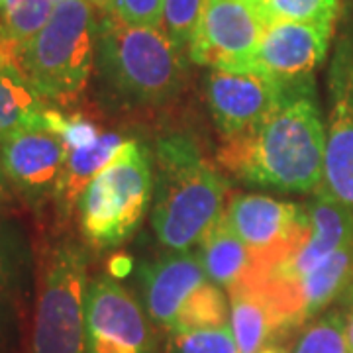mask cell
<instances>
[{"label":"cell","mask_w":353,"mask_h":353,"mask_svg":"<svg viewBox=\"0 0 353 353\" xmlns=\"http://www.w3.org/2000/svg\"><path fill=\"white\" fill-rule=\"evenodd\" d=\"M326 124L314 77L287 83L271 112L224 138L216 161L243 183L283 192H312L324 183Z\"/></svg>","instance_id":"obj_1"},{"label":"cell","mask_w":353,"mask_h":353,"mask_svg":"<svg viewBox=\"0 0 353 353\" xmlns=\"http://www.w3.org/2000/svg\"><path fill=\"white\" fill-rule=\"evenodd\" d=\"M226 181L185 134L163 136L155 150L152 226L169 252H189L224 214Z\"/></svg>","instance_id":"obj_2"},{"label":"cell","mask_w":353,"mask_h":353,"mask_svg":"<svg viewBox=\"0 0 353 353\" xmlns=\"http://www.w3.org/2000/svg\"><path fill=\"white\" fill-rule=\"evenodd\" d=\"M189 53L163 28L130 26L101 14L94 67L106 92L130 106H159L185 87Z\"/></svg>","instance_id":"obj_3"},{"label":"cell","mask_w":353,"mask_h":353,"mask_svg":"<svg viewBox=\"0 0 353 353\" xmlns=\"http://www.w3.org/2000/svg\"><path fill=\"white\" fill-rule=\"evenodd\" d=\"M97 10L87 0H59L24 50L20 67L50 106H71L85 94L97 53Z\"/></svg>","instance_id":"obj_4"},{"label":"cell","mask_w":353,"mask_h":353,"mask_svg":"<svg viewBox=\"0 0 353 353\" xmlns=\"http://www.w3.org/2000/svg\"><path fill=\"white\" fill-rule=\"evenodd\" d=\"M153 187L152 155L139 141L128 139L77 204L79 228L88 245L108 250L124 243L148 212Z\"/></svg>","instance_id":"obj_5"},{"label":"cell","mask_w":353,"mask_h":353,"mask_svg":"<svg viewBox=\"0 0 353 353\" xmlns=\"http://www.w3.org/2000/svg\"><path fill=\"white\" fill-rule=\"evenodd\" d=\"M88 257L63 240L41 263L30 353H87Z\"/></svg>","instance_id":"obj_6"},{"label":"cell","mask_w":353,"mask_h":353,"mask_svg":"<svg viewBox=\"0 0 353 353\" xmlns=\"http://www.w3.org/2000/svg\"><path fill=\"white\" fill-rule=\"evenodd\" d=\"M139 283L150 318L171 334L230 322V303L196 253L169 252L143 263Z\"/></svg>","instance_id":"obj_7"},{"label":"cell","mask_w":353,"mask_h":353,"mask_svg":"<svg viewBox=\"0 0 353 353\" xmlns=\"http://www.w3.org/2000/svg\"><path fill=\"white\" fill-rule=\"evenodd\" d=\"M67 120L51 108L41 120L0 141V165L8 185L32 206L53 201L69 155Z\"/></svg>","instance_id":"obj_8"},{"label":"cell","mask_w":353,"mask_h":353,"mask_svg":"<svg viewBox=\"0 0 353 353\" xmlns=\"http://www.w3.org/2000/svg\"><path fill=\"white\" fill-rule=\"evenodd\" d=\"M224 216L253 255L255 277L250 283L261 281L285 255H289L308 228L304 206L265 194L232 196Z\"/></svg>","instance_id":"obj_9"},{"label":"cell","mask_w":353,"mask_h":353,"mask_svg":"<svg viewBox=\"0 0 353 353\" xmlns=\"http://www.w3.org/2000/svg\"><path fill=\"white\" fill-rule=\"evenodd\" d=\"M265 22L252 0H204L189 46L192 63L210 69H252Z\"/></svg>","instance_id":"obj_10"},{"label":"cell","mask_w":353,"mask_h":353,"mask_svg":"<svg viewBox=\"0 0 353 353\" xmlns=\"http://www.w3.org/2000/svg\"><path fill=\"white\" fill-rule=\"evenodd\" d=\"M328 122L322 187L353 212V18H347L328 71Z\"/></svg>","instance_id":"obj_11"},{"label":"cell","mask_w":353,"mask_h":353,"mask_svg":"<svg viewBox=\"0 0 353 353\" xmlns=\"http://www.w3.org/2000/svg\"><path fill=\"white\" fill-rule=\"evenodd\" d=\"M87 353H152L148 318L114 275L88 283Z\"/></svg>","instance_id":"obj_12"},{"label":"cell","mask_w":353,"mask_h":353,"mask_svg":"<svg viewBox=\"0 0 353 353\" xmlns=\"http://www.w3.org/2000/svg\"><path fill=\"white\" fill-rule=\"evenodd\" d=\"M304 208L308 214V228L301 241L261 281H257L267 289H287L326 261L330 255L353 243V212L324 187L314 190V196L304 204Z\"/></svg>","instance_id":"obj_13"},{"label":"cell","mask_w":353,"mask_h":353,"mask_svg":"<svg viewBox=\"0 0 353 353\" xmlns=\"http://www.w3.org/2000/svg\"><path fill=\"white\" fill-rule=\"evenodd\" d=\"M283 87L263 73L212 69L204 81L206 102L216 128L224 138L257 124L277 104Z\"/></svg>","instance_id":"obj_14"},{"label":"cell","mask_w":353,"mask_h":353,"mask_svg":"<svg viewBox=\"0 0 353 353\" xmlns=\"http://www.w3.org/2000/svg\"><path fill=\"white\" fill-rule=\"evenodd\" d=\"M334 28L336 26L308 22L265 26L252 69L281 85L314 77L316 69L326 59Z\"/></svg>","instance_id":"obj_15"},{"label":"cell","mask_w":353,"mask_h":353,"mask_svg":"<svg viewBox=\"0 0 353 353\" xmlns=\"http://www.w3.org/2000/svg\"><path fill=\"white\" fill-rule=\"evenodd\" d=\"M352 285L353 243H350L287 289L273 290L263 285L261 287L275 304L287 332H290L316 318L336 299L343 296Z\"/></svg>","instance_id":"obj_16"},{"label":"cell","mask_w":353,"mask_h":353,"mask_svg":"<svg viewBox=\"0 0 353 353\" xmlns=\"http://www.w3.org/2000/svg\"><path fill=\"white\" fill-rule=\"evenodd\" d=\"M69 155L53 194L57 218L67 222L77 210L81 194L102 167L112 161L128 139L118 132H99L88 124H69L65 128Z\"/></svg>","instance_id":"obj_17"},{"label":"cell","mask_w":353,"mask_h":353,"mask_svg":"<svg viewBox=\"0 0 353 353\" xmlns=\"http://www.w3.org/2000/svg\"><path fill=\"white\" fill-rule=\"evenodd\" d=\"M230 328L240 353H259L271 347L285 322L261 285L243 283L230 292Z\"/></svg>","instance_id":"obj_18"},{"label":"cell","mask_w":353,"mask_h":353,"mask_svg":"<svg viewBox=\"0 0 353 353\" xmlns=\"http://www.w3.org/2000/svg\"><path fill=\"white\" fill-rule=\"evenodd\" d=\"M196 255L208 279L228 292L255 277L252 252L232 230L224 214L202 238Z\"/></svg>","instance_id":"obj_19"},{"label":"cell","mask_w":353,"mask_h":353,"mask_svg":"<svg viewBox=\"0 0 353 353\" xmlns=\"http://www.w3.org/2000/svg\"><path fill=\"white\" fill-rule=\"evenodd\" d=\"M50 110V104L22 71L18 57L0 50V141L41 120Z\"/></svg>","instance_id":"obj_20"},{"label":"cell","mask_w":353,"mask_h":353,"mask_svg":"<svg viewBox=\"0 0 353 353\" xmlns=\"http://www.w3.org/2000/svg\"><path fill=\"white\" fill-rule=\"evenodd\" d=\"M59 0H30L0 12V50L20 57V51L50 20Z\"/></svg>","instance_id":"obj_21"},{"label":"cell","mask_w":353,"mask_h":353,"mask_svg":"<svg viewBox=\"0 0 353 353\" xmlns=\"http://www.w3.org/2000/svg\"><path fill=\"white\" fill-rule=\"evenodd\" d=\"M265 26L277 22H308L336 26L340 0H252Z\"/></svg>","instance_id":"obj_22"},{"label":"cell","mask_w":353,"mask_h":353,"mask_svg":"<svg viewBox=\"0 0 353 353\" xmlns=\"http://www.w3.org/2000/svg\"><path fill=\"white\" fill-rule=\"evenodd\" d=\"M292 353H350L343 312L332 310L312 320L296 340Z\"/></svg>","instance_id":"obj_23"},{"label":"cell","mask_w":353,"mask_h":353,"mask_svg":"<svg viewBox=\"0 0 353 353\" xmlns=\"http://www.w3.org/2000/svg\"><path fill=\"white\" fill-rule=\"evenodd\" d=\"M26 253L12 226L0 222V304L8 306L22 283Z\"/></svg>","instance_id":"obj_24"},{"label":"cell","mask_w":353,"mask_h":353,"mask_svg":"<svg viewBox=\"0 0 353 353\" xmlns=\"http://www.w3.org/2000/svg\"><path fill=\"white\" fill-rule=\"evenodd\" d=\"M204 0H163V32L179 50L189 53V46L201 18Z\"/></svg>","instance_id":"obj_25"},{"label":"cell","mask_w":353,"mask_h":353,"mask_svg":"<svg viewBox=\"0 0 353 353\" xmlns=\"http://www.w3.org/2000/svg\"><path fill=\"white\" fill-rule=\"evenodd\" d=\"M173 353H240L230 324L214 328L176 332L171 338Z\"/></svg>","instance_id":"obj_26"},{"label":"cell","mask_w":353,"mask_h":353,"mask_svg":"<svg viewBox=\"0 0 353 353\" xmlns=\"http://www.w3.org/2000/svg\"><path fill=\"white\" fill-rule=\"evenodd\" d=\"M106 14L130 26L161 28L163 0H114Z\"/></svg>","instance_id":"obj_27"},{"label":"cell","mask_w":353,"mask_h":353,"mask_svg":"<svg viewBox=\"0 0 353 353\" xmlns=\"http://www.w3.org/2000/svg\"><path fill=\"white\" fill-rule=\"evenodd\" d=\"M343 318H345L347 350H350V353H353V285L343 294Z\"/></svg>","instance_id":"obj_28"},{"label":"cell","mask_w":353,"mask_h":353,"mask_svg":"<svg viewBox=\"0 0 353 353\" xmlns=\"http://www.w3.org/2000/svg\"><path fill=\"white\" fill-rule=\"evenodd\" d=\"M4 320H6V306L0 304V353L6 352V336H4Z\"/></svg>","instance_id":"obj_29"},{"label":"cell","mask_w":353,"mask_h":353,"mask_svg":"<svg viewBox=\"0 0 353 353\" xmlns=\"http://www.w3.org/2000/svg\"><path fill=\"white\" fill-rule=\"evenodd\" d=\"M88 4L97 10V12L101 14H106L108 10H110V6H112L114 0H87Z\"/></svg>","instance_id":"obj_30"},{"label":"cell","mask_w":353,"mask_h":353,"mask_svg":"<svg viewBox=\"0 0 353 353\" xmlns=\"http://www.w3.org/2000/svg\"><path fill=\"white\" fill-rule=\"evenodd\" d=\"M6 187H8V181H6V176H4L2 165H0V202L6 199Z\"/></svg>","instance_id":"obj_31"},{"label":"cell","mask_w":353,"mask_h":353,"mask_svg":"<svg viewBox=\"0 0 353 353\" xmlns=\"http://www.w3.org/2000/svg\"><path fill=\"white\" fill-rule=\"evenodd\" d=\"M259 353H289L285 347H279V345H271V347H265L263 352Z\"/></svg>","instance_id":"obj_32"},{"label":"cell","mask_w":353,"mask_h":353,"mask_svg":"<svg viewBox=\"0 0 353 353\" xmlns=\"http://www.w3.org/2000/svg\"><path fill=\"white\" fill-rule=\"evenodd\" d=\"M24 2H30V0H8L6 8H12V6H18V4H24Z\"/></svg>","instance_id":"obj_33"},{"label":"cell","mask_w":353,"mask_h":353,"mask_svg":"<svg viewBox=\"0 0 353 353\" xmlns=\"http://www.w3.org/2000/svg\"><path fill=\"white\" fill-rule=\"evenodd\" d=\"M6 4H8V0H0V12H2L4 8H6Z\"/></svg>","instance_id":"obj_34"}]
</instances>
